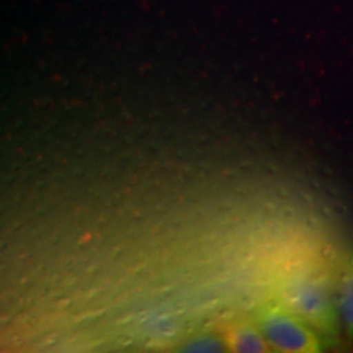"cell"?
<instances>
[{
	"label": "cell",
	"mask_w": 353,
	"mask_h": 353,
	"mask_svg": "<svg viewBox=\"0 0 353 353\" xmlns=\"http://www.w3.org/2000/svg\"><path fill=\"white\" fill-rule=\"evenodd\" d=\"M278 299L319 330L329 345L334 343L342 325L335 283L324 267L306 265L288 273L280 285Z\"/></svg>",
	"instance_id": "1"
},
{
	"label": "cell",
	"mask_w": 353,
	"mask_h": 353,
	"mask_svg": "<svg viewBox=\"0 0 353 353\" xmlns=\"http://www.w3.org/2000/svg\"><path fill=\"white\" fill-rule=\"evenodd\" d=\"M182 352H226L229 350L228 343L218 335L200 334L196 337L190 339L180 347Z\"/></svg>",
	"instance_id": "5"
},
{
	"label": "cell",
	"mask_w": 353,
	"mask_h": 353,
	"mask_svg": "<svg viewBox=\"0 0 353 353\" xmlns=\"http://www.w3.org/2000/svg\"><path fill=\"white\" fill-rule=\"evenodd\" d=\"M226 343L229 350L241 353H263L272 348L259 325L252 324L236 325L229 332Z\"/></svg>",
	"instance_id": "4"
},
{
	"label": "cell",
	"mask_w": 353,
	"mask_h": 353,
	"mask_svg": "<svg viewBox=\"0 0 353 353\" xmlns=\"http://www.w3.org/2000/svg\"><path fill=\"white\" fill-rule=\"evenodd\" d=\"M255 319L275 352L317 353L329 343L319 330L285 306L280 299L262 304Z\"/></svg>",
	"instance_id": "2"
},
{
	"label": "cell",
	"mask_w": 353,
	"mask_h": 353,
	"mask_svg": "<svg viewBox=\"0 0 353 353\" xmlns=\"http://www.w3.org/2000/svg\"><path fill=\"white\" fill-rule=\"evenodd\" d=\"M335 294H337L341 325L347 337L353 341V257L348 259L343 265L335 283Z\"/></svg>",
	"instance_id": "3"
}]
</instances>
